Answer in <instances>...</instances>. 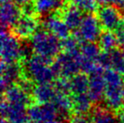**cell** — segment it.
Segmentation results:
<instances>
[{"label": "cell", "mask_w": 124, "mask_h": 123, "mask_svg": "<svg viewBox=\"0 0 124 123\" xmlns=\"http://www.w3.org/2000/svg\"><path fill=\"white\" fill-rule=\"evenodd\" d=\"M68 123H92V120L88 119L85 115L77 114L75 116L72 117L69 120Z\"/></svg>", "instance_id": "4dcf8cb0"}, {"label": "cell", "mask_w": 124, "mask_h": 123, "mask_svg": "<svg viewBox=\"0 0 124 123\" xmlns=\"http://www.w3.org/2000/svg\"><path fill=\"white\" fill-rule=\"evenodd\" d=\"M36 14L42 15L56 13L64 7V0H33Z\"/></svg>", "instance_id": "ac0fdd59"}, {"label": "cell", "mask_w": 124, "mask_h": 123, "mask_svg": "<svg viewBox=\"0 0 124 123\" xmlns=\"http://www.w3.org/2000/svg\"><path fill=\"white\" fill-rule=\"evenodd\" d=\"M93 100L88 95V93L73 95L72 98V109L80 115H85L92 109Z\"/></svg>", "instance_id": "7402d4cb"}, {"label": "cell", "mask_w": 124, "mask_h": 123, "mask_svg": "<svg viewBox=\"0 0 124 123\" xmlns=\"http://www.w3.org/2000/svg\"><path fill=\"white\" fill-rule=\"evenodd\" d=\"M70 90L73 95L87 93L89 87V77L86 73H77L70 78Z\"/></svg>", "instance_id": "44dd1931"}, {"label": "cell", "mask_w": 124, "mask_h": 123, "mask_svg": "<svg viewBox=\"0 0 124 123\" xmlns=\"http://www.w3.org/2000/svg\"><path fill=\"white\" fill-rule=\"evenodd\" d=\"M104 79L106 82L104 93L106 106L111 110H121L124 102L123 77L113 69H107L104 72Z\"/></svg>", "instance_id": "6da1fadb"}, {"label": "cell", "mask_w": 124, "mask_h": 123, "mask_svg": "<svg viewBox=\"0 0 124 123\" xmlns=\"http://www.w3.org/2000/svg\"><path fill=\"white\" fill-rule=\"evenodd\" d=\"M103 29L97 15L92 14H86L83 18V21L77 29L76 36L80 40L85 42H96L99 40Z\"/></svg>", "instance_id": "8992f818"}, {"label": "cell", "mask_w": 124, "mask_h": 123, "mask_svg": "<svg viewBox=\"0 0 124 123\" xmlns=\"http://www.w3.org/2000/svg\"><path fill=\"white\" fill-rule=\"evenodd\" d=\"M82 54L80 51L68 53L63 52L59 54L52 62V67L57 76L71 78L82 71Z\"/></svg>", "instance_id": "277c9868"}, {"label": "cell", "mask_w": 124, "mask_h": 123, "mask_svg": "<svg viewBox=\"0 0 124 123\" xmlns=\"http://www.w3.org/2000/svg\"><path fill=\"white\" fill-rule=\"evenodd\" d=\"M52 103L57 109L59 115L62 117L69 115L70 111L72 110V99L69 97V94L56 92Z\"/></svg>", "instance_id": "d6986e66"}, {"label": "cell", "mask_w": 124, "mask_h": 123, "mask_svg": "<svg viewBox=\"0 0 124 123\" xmlns=\"http://www.w3.org/2000/svg\"><path fill=\"white\" fill-rule=\"evenodd\" d=\"M59 116L57 109L52 102L34 104L28 108V118L33 123L54 120Z\"/></svg>", "instance_id": "9c48e42d"}, {"label": "cell", "mask_w": 124, "mask_h": 123, "mask_svg": "<svg viewBox=\"0 0 124 123\" xmlns=\"http://www.w3.org/2000/svg\"><path fill=\"white\" fill-rule=\"evenodd\" d=\"M1 123H11L9 120H6V119H4V118H2V120H1Z\"/></svg>", "instance_id": "d590c367"}, {"label": "cell", "mask_w": 124, "mask_h": 123, "mask_svg": "<svg viewBox=\"0 0 124 123\" xmlns=\"http://www.w3.org/2000/svg\"><path fill=\"white\" fill-rule=\"evenodd\" d=\"M59 40L46 29H38L31 37L30 45L36 55L52 61L62 49V44Z\"/></svg>", "instance_id": "3957f363"}, {"label": "cell", "mask_w": 124, "mask_h": 123, "mask_svg": "<svg viewBox=\"0 0 124 123\" xmlns=\"http://www.w3.org/2000/svg\"><path fill=\"white\" fill-rule=\"evenodd\" d=\"M122 5H123V7H124V3H123V4H122Z\"/></svg>", "instance_id": "74e56055"}, {"label": "cell", "mask_w": 124, "mask_h": 123, "mask_svg": "<svg viewBox=\"0 0 124 123\" xmlns=\"http://www.w3.org/2000/svg\"><path fill=\"white\" fill-rule=\"evenodd\" d=\"M111 54V68L119 72L120 73H124V57L121 51L113 50L110 52Z\"/></svg>", "instance_id": "4316f807"}, {"label": "cell", "mask_w": 124, "mask_h": 123, "mask_svg": "<svg viewBox=\"0 0 124 123\" xmlns=\"http://www.w3.org/2000/svg\"><path fill=\"white\" fill-rule=\"evenodd\" d=\"M44 25L46 30L55 35L60 40L66 39L70 36L71 29L65 24V22L62 20V17L57 15L55 13L45 15Z\"/></svg>", "instance_id": "4fadbf2b"}, {"label": "cell", "mask_w": 124, "mask_h": 123, "mask_svg": "<svg viewBox=\"0 0 124 123\" xmlns=\"http://www.w3.org/2000/svg\"><path fill=\"white\" fill-rule=\"evenodd\" d=\"M4 100L9 103L27 106L31 101L30 93L24 91L21 86L13 85L4 92Z\"/></svg>", "instance_id": "9a60e30c"}, {"label": "cell", "mask_w": 124, "mask_h": 123, "mask_svg": "<svg viewBox=\"0 0 124 123\" xmlns=\"http://www.w3.org/2000/svg\"><path fill=\"white\" fill-rule=\"evenodd\" d=\"M123 74H124V73H123Z\"/></svg>", "instance_id": "f35d334b"}, {"label": "cell", "mask_w": 124, "mask_h": 123, "mask_svg": "<svg viewBox=\"0 0 124 123\" xmlns=\"http://www.w3.org/2000/svg\"><path fill=\"white\" fill-rule=\"evenodd\" d=\"M54 86L56 92H62V93H65V94H69L71 92L70 81L67 80V78H62L57 80Z\"/></svg>", "instance_id": "f1b7e54d"}, {"label": "cell", "mask_w": 124, "mask_h": 123, "mask_svg": "<svg viewBox=\"0 0 124 123\" xmlns=\"http://www.w3.org/2000/svg\"><path fill=\"white\" fill-rule=\"evenodd\" d=\"M11 1H13V2H15L16 4H17L18 6H24V4H26L28 2V1H30V0H11Z\"/></svg>", "instance_id": "d6a6232c"}, {"label": "cell", "mask_w": 124, "mask_h": 123, "mask_svg": "<svg viewBox=\"0 0 124 123\" xmlns=\"http://www.w3.org/2000/svg\"><path fill=\"white\" fill-rule=\"evenodd\" d=\"M119 118H120V120H121V123H124V111L121 110L120 115H119Z\"/></svg>", "instance_id": "836d02e7"}, {"label": "cell", "mask_w": 124, "mask_h": 123, "mask_svg": "<svg viewBox=\"0 0 124 123\" xmlns=\"http://www.w3.org/2000/svg\"><path fill=\"white\" fill-rule=\"evenodd\" d=\"M99 46L102 52H111L116 49V46L119 44L116 34L112 33V31H105L101 34L99 38Z\"/></svg>", "instance_id": "603a6c76"}, {"label": "cell", "mask_w": 124, "mask_h": 123, "mask_svg": "<svg viewBox=\"0 0 124 123\" xmlns=\"http://www.w3.org/2000/svg\"><path fill=\"white\" fill-rule=\"evenodd\" d=\"M105 89L106 82L104 79L103 69L98 65L97 68L89 74V87L87 93L93 103H98L104 99Z\"/></svg>", "instance_id": "ba28073f"}, {"label": "cell", "mask_w": 124, "mask_h": 123, "mask_svg": "<svg viewBox=\"0 0 124 123\" xmlns=\"http://www.w3.org/2000/svg\"><path fill=\"white\" fill-rule=\"evenodd\" d=\"M1 114L2 118L9 120L11 123H27L29 120L26 106L9 103L5 100L1 104Z\"/></svg>", "instance_id": "7c38bea8"}, {"label": "cell", "mask_w": 124, "mask_h": 123, "mask_svg": "<svg viewBox=\"0 0 124 123\" xmlns=\"http://www.w3.org/2000/svg\"><path fill=\"white\" fill-rule=\"evenodd\" d=\"M97 64L102 69L111 68V54L110 52H102L101 53L99 58L97 60Z\"/></svg>", "instance_id": "83f0119b"}, {"label": "cell", "mask_w": 124, "mask_h": 123, "mask_svg": "<svg viewBox=\"0 0 124 123\" xmlns=\"http://www.w3.org/2000/svg\"><path fill=\"white\" fill-rule=\"evenodd\" d=\"M61 14L62 20L65 22V24L69 26L70 29L75 30L79 28L83 18L82 11L68 4L66 7L64 6L61 10Z\"/></svg>", "instance_id": "e0dca14e"}, {"label": "cell", "mask_w": 124, "mask_h": 123, "mask_svg": "<svg viewBox=\"0 0 124 123\" xmlns=\"http://www.w3.org/2000/svg\"><path fill=\"white\" fill-rule=\"evenodd\" d=\"M38 123H62V122L57 120H50V121H45V122H38Z\"/></svg>", "instance_id": "e575fe53"}, {"label": "cell", "mask_w": 124, "mask_h": 123, "mask_svg": "<svg viewBox=\"0 0 124 123\" xmlns=\"http://www.w3.org/2000/svg\"><path fill=\"white\" fill-rule=\"evenodd\" d=\"M62 44V49L63 52L68 53H73V52L80 51V39L77 36H69L66 39H63L61 42Z\"/></svg>", "instance_id": "484cf974"}, {"label": "cell", "mask_w": 124, "mask_h": 123, "mask_svg": "<svg viewBox=\"0 0 124 123\" xmlns=\"http://www.w3.org/2000/svg\"><path fill=\"white\" fill-rule=\"evenodd\" d=\"M95 1L104 5H121L124 3V0H95Z\"/></svg>", "instance_id": "1f68e13d"}, {"label": "cell", "mask_w": 124, "mask_h": 123, "mask_svg": "<svg viewBox=\"0 0 124 123\" xmlns=\"http://www.w3.org/2000/svg\"><path fill=\"white\" fill-rule=\"evenodd\" d=\"M51 62L52 61L43 58L39 55H32L24 60V75L36 84L51 83L57 76L50 65Z\"/></svg>", "instance_id": "7a4b0ae2"}, {"label": "cell", "mask_w": 124, "mask_h": 123, "mask_svg": "<svg viewBox=\"0 0 124 123\" xmlns=\"http://www.w3.org/2000/svg\"><path fill=\"white\" fill-rule=\"evenodd\" d=\"M121 54H122V55H123L124 57V45H121Z\"/></svg>", "instance_id": "8d00e7d4"}, {"label": "cell", "mask_w": 124, "mask_h": 123, "mask_svg": "<svg viewBox=\"0 0 124 123\" xmlns=\"http://www.w3.org/2000/svg\"><path fill=\"white\" fill-rule=\"evenodd\" d=\"M39 27V21L35 15H22L12 27V33L19 39L31 38Z\"/></svg>", "instance_id": "30bf717a"}, {"label": "cell", "mask_w": 124, "mask_h": 123, "mask_svg": "<svg viewBox=\"0 0 124 123\" xmlns=\"http://www.w3.org/2000/svg\"><path fill=\"white\" fill-rule=\"evenodd\" d=\"M67 2L69 5L86 14H92L98 9V2L95 0H67Z\"/></svg>", "instance_id": "d4e9b609"}, {"label": "cell", "mask_w": 124, "mask_h": 123, "mask_svg": "<svg viewBox=\"0 0 124 123\" xmlns=\"http://www.w3.org/2000/svg\"><path fill=\"white\" fill-rule=\"evenodd\" d=\"M55 93L56 91L54 86H52L51 83H44V84H36L34 86L31 95L33 100L36 103L44 104V103L52 102Z\"/></svg>", "instance_id": "2e32d148"}, {"label": "cell", "mask_w": 124, "mask_h": 123, "mask_svg": "<svg viewBox=\"0 0 124 123\" xmlns=\"http://www.w3.org/2000/svg\"><path fill=\"white\" fill-rule=\"evenodd\" d=\"M92 123H121L120 118L110 109L96 108L92 112Z\"/></svg>", "instance_id": "ffe728a7"}, {"label": "cell", "mask_w": 124, "mask_h": 123, "mask_svg": "<svg viewBox=\"0 0 124 123\" xmlns=\"http://www.w3.org/2000/svg\"><path fill=\"white\" fill-rule=\"evenodd\" d=\"M101 47L99 45L95 44V42H85L81 45L80 52L83 58L86 60L94 62L97 63V60L101 54Z\"/></svg>", "instance_id": "cb8c5ba5"}, {"label": "cell", "mask_w": 124, "mask_h": 123, "mask_svg": "<svg viewBox=\"0 0 124 123\" xmlns=\"http://www.w3.org/2000/svg\"><path fill=\"white\" fill-rule=\"evenodd\" d=\"M22 15V9L19 8L17 4L11 0L2 3L0 12L2 29L12 28Z\"/></svg>", "instance_id": "5bb4252c"}, {"label": "cell", "mask_w": 124, "mask_h": 123, "mask_svg": "<svg viewBox=\"0 0 124 123\" xmlns=\"http://www.w3.org/2000/svg\"><path fill=\"white\" fill-rule=\"evenodd\" d=\"M97 17L102 28L106 31L116 30L122 20L121 11L114 5H104L98 7Z\"/></svg>", "instance_id": "52a82bcc"}, {"label": "cell", "mask_w": 124, "mask_h": 123, "mask_svg": "<svg viewBox=\"0 0 124 123\" xmlns=\"http://www.w3.org/2000/svg\"><path fill=\"white\" fill-rule=\"evenodd\" d=\"M22 44L19 42V38L13 33L7 32L6 29H2L1 32V58L4 63L16 62L19 59H22Z\"/></svg>", "instance_id": "5b68a950"}, {"label": "cell", "mask_w": 124, "mask_h": 123, "mask_svg": "<svg viewBox=\"0 0 124 123\" xmlns=\"http://www.w3.org/2000/svg\"><path fill=\"white\" fill-rule=\"evenodd\" d=\"M24 68L17 62L13 63H1V80L0 87L3 93L11 86L15 85L16 82L22 79Z\"/></svg>", "instance_id": "8fae6325"}, {"label": "cell", "mask_w": 124, "mask_h": 123, "mask_svg": "<svg viewBox=\"0 0 124 123\" xmlns=\"http://www.w3.org/2000/svg\"><path fill=\"white\" fill-rule=\"evenodd\" d=\"M115 34H116V36L118 38L119 44L123 45H124V16L122 17V20H121L120 26L115 30Z\"/></svg>", "instance_id": "f546056e"}]
</instances>
